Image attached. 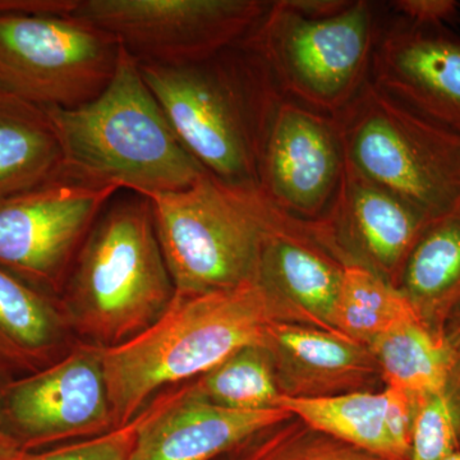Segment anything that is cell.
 Segmentation results:
<instances>
[{"instance_id": "44dd1931", "label": "cell", "mask_w": 460, "mask_h": 460, "mask_svg": "<svg viewBox=\"0 0 460 460\" xmlns=\"http://www.w3.org/2000/svg\"><path fill=\"white\" fill-rule=\"evenodd\" d=\"M386 386L396 387L419 401L445 389L456 371V359L444 335L420 317L405 321L368 347Z\"/></svg>"}, {"instance_id": "d4e9b609", "label": "cell", "mask_w": 460, "mask_h": 460, "mask_svg": "<svg viewBox=\"0 0 460 460\" xmlns=\"http://www.w3.org/2000/svg\"><path fill=\"white\" fill-rule=\"evenodd\" d=\"M223 460H386L288 417L251 436Z\"/></svg>"}, {"instance_id": "4316f807", "label": "cell", "mask_w": 460, "mask_h": 460, "mask_svg": "<svg viewBox=\"0 0 460 460\" xmlns=\"http://www.w3.org/2000/svg\"><path fill=\"white\" fill-rule=\"evenodd\" d=\"M140 420L138 414L123 428L44 452H30L23 460H128Z\"/></svg>"}, {"instance_id": "f1b7e54d", "label": "cell", "mask_w": 460, "mask_h": 460, "mask_svg": "<svg viewBox=\"0 0 460 460\" xmlns=\"http://www.w3.org/2000/svg\"><path fill=\"white\" fill-rule=\"evenodd\" d=\"M29 453L0 420V460H23Z\"/></svg>"}, {"instance_id": "e0dca14e", "label": "cell", "mask_w": 460, "mask_h": 460, "mask_svg": "<svg viewBox=\"0 0 460 460\" xmlns=\"http://www.w3.org/2000/svg\"><path fill=\"white\" fill-rule=\"evenodd\" d=\"M343 272V263L317 241L313 226L296 224L269 239L257 281L292 323L341 335L332 326V314Z\"/></svg>"}, {"instance_id": "7a4b0ae2", "label": "cell", "mask_w": 460, "mask_h": 460, "mask_svg": "<svg viewBox=\"0 0 460 460\" xmlns=\"http://www.w3.org/2000/svg\"><path fill=\"white\" fill-rule=\"evenodd\" d=\"M190 155L217 180L259 189V163L283 98L250 36L193 62L138 63Z\"/></svg>"}, {"instance_id": "cb8c5ba5", "label": "cell", "mask_w": 460, "mask_h": 460, "mask_svg": "<svg viewBox=\"0 0 460 460\" xmlns=\"http://www.w3.org/2000/svg\"><path fill=\"white\" fill-rule=\"evenodd\" d=\"M199 395L230 410L261 411L279 407L281 394L270 356L263 345H251L193 380Z\"/></svg>"}, {"instance_id": "4fadbf2b", "label": "cell", "mask_w": 460, "mask_h": 460, "mask_svg": "<svg viewBox=\"0 0 460 460\" xmlns=\"http://www.w3.org/2000/svg\"><path fill=\"white\" fill-rule=\"evenodd\" d=\"M422 211L345 166L332 208L313 224L314 237L343 265H359L394 284L431 223Z\"/></svg>"}, {"instance_id": "3957f363", "label": "cell", "mask_w": 460, "mask_h": 460, "mask_svg": "<svg viewBox=\"0 0 460 460\" xmlns=\"http://www.w3.org/2000/svg\"><path fill=\"white\" fill-rule=\"evenodd\" d=\"M47 111L62 151L59 177L66 180L148 198L187 189L205 174L123 47L111 83L95 99Z\"/></svg>"}, {"instance_id": "277c9868", "label": "cell", "mask_w": 460, "mask_h": 460, "mask_svg": "<svg viewBox=\"0 0 460 460\" xmlns=\"http://www.w3.org/2000/svg\"><path fill=\"white\" fill-rule=\"evenodd\" d=\"M63 292L69 330L100 348L122 344L163 316L175 287L146 198L132 193L109 202Z\"/></svg>"}, {"instance_id": "1f68e13d", "label": "cell", "mask_w": 460, "mask_h": 460, "mask_svg": "<svg viewBox=\"0 0 460 460\" xmlns=\"http://www.w3.org/2000/svg\"><path fill=\"white\" fill-rule=\"evenodd\" d=\"M219 460H223V459H219Z\"/></svg>"}, {"instance_id": "9c48e42d", "label": "cell", "mask_w": 460, "mask_h": 460, "mask_svg": "<svg viewBox=\"0 0 460 460\" xmlns=\"http://www.w3.org/2000/svg\"><path fill=\"white\" fill-rule=\"evenodd\" d=\"M269 5L260 0H77L72 16L107 32L138 63L174 65L243 41Z\"/></svg>"}, {"instance_id": "9a60e30c", "label": "cell", "mask_w": 460, "mask_h": 460, "mask_svg": "<svg viewBox=\"0 0 460 460\" xmlns=\"http://www.w3.org/2000/svg\"><path fill=\"white\" fill-rule=\"evenodd\" d=\"M140 416L128 460H219L292 414L281 407L230 410L202 398L189 383L157 395Z\"/></svg>"}, {"instance_id": "6da1fadb", "label": "cell", "mask_w": 460, "mask_h": 460, "mask_svg": "<svg viewBox=\"0 0 460 460\" xmlns=\"http://www.w3.org/2000/svg\"><path fill=\"white\" fill-rule=\"evenodd\" d=\"M275 321L289 319L257 280L233 289L175 295L150 328L102 348L115 429L132 422L166 387L184 385L238 350L265 344Z\"/></svg>"}, {"instance_id": "f546056e", "label": "cell", "mask_w": 460, "mask_h": 460, "mask_svg": "<svg viewBox=\"0 0 460 460\" xmlns=\"http://www.w3.org/2000/svg\"><path fill=\"white\" fill-rule=\"evenodd\" d=\"M444 337L449 344L454 359H456V370L460 375V308L447 321L444 330Z\"/></svg>"}, {"instance_id": "ffe728a7", "label": "cell", "mask_w": 460, "mask_h": 460, "mask_svg": "<svg viewBox=\"0 0 460 460\" xmlns=\"http://www.w3.org/2000/svg\"><path fill=\"white\" fill-rule=\"evenodd\" d=\"M68 332L62 307L0 268V358L29 367L50 361Z\"/></svg>"}, {"instance_id": "5b68a950", "label": "cell", "mask_w": 460, "mask_h": 460, "mask_svg": "<svg viewBox=\"0 0 460 460\" xmlns=\"http://www.w3.org/2000/svg\"><path fill=\"white\" fill-rule=\"evenodd\" d=\"M175 295L233 289L259 278L269 239L296 224L255 187L205 172L192 186L146 198Z\"/></svg>"}, {"instance_id": "8fae6325", "label": "cell", "mask_w": 460, "mask_h": 460, "mask_svg": "<svg viewBox=\"0 0 460 460\" xmlns=\"http://www.w3.org/2000/svg\"><path fill=\"white\" fill-rule=\"evenodd\" d=\"M0 420L27 452L115 429L102 348L83 343L5 387Z\"/></svg>"}, {"instance_id": "484cf974", "label": "cell", "mask_w": 460, "mask_h": 460, "mask_svg": "<svg viewBox=\"0 0 460 460\" xmlns=\"http://www.w3.org/2000/svg\"><path fill=\"white\" fill-rule=\"evenodd\" d=\"M460 449V375L445 389L417 401L410 460H443Z\"/></svg>"}, {"instance_id": "d6986e66", "label": "cell", "mask_w": 460, "mask_h": 460, "mask_svg": "<svg viewBox=\"0 0 460 460\" xmlns=\"http://www.w3.org/2000/svg\"><path fill=\"white\" fill-rule=\"evenodd\" d=\"M60 168L47 109L0 91V204L56 180Z\"/></svg>"}, {"instance_id": "603a6c76", "label": "cell", "mask_w": 460, "mask_h": 460, "mask_svg": "<svg viewBox=\"0 0 460 460\" xmlns=\"http://www.w3.org/2000/svg\"><path fill=\"white\" fill-rule=\"evenodd\" d=\"M420 317L398 287L359 265H344L332 314L339 334L370 347L399 323Z\"/></svg>"}, {"instance_id": "ba28073f", "label": "cell", "mask_w": 460, "mask_h": 460, "mask_svg": "<svg viewBox=\"0 0 460 460\" xmlns=\"http://www.w3.org/2000/svg\"><path fill=\"white\" fill-rule=\"evenodd\" d=\"M119 50L72 14H0V91L40 108L78 107L111 83Z\"/></svg>"}, {"instance_id": "2e32d148", "label": "cell", "mask_w": 460, "mask_h": 460, "mask_svg": "<svg viewBox=\"0 0 460 460\" xmlns=\"http://www.w3.org/2000/svg\"><path fill=\"white\" fill-rule=\"evenodd\" d=\"M263 347L280 394L287 398L363 392L381 376L367 347L307 323L275 321Z\"/></svg>"}, {"instance_id": "8992f818", "label": "cell", "mask_w": 460, "mask_h": 460, "mask_svg": "<svg viewBox=\"0 0 460 460\" xmlns=\"http://www.w3.org/2000/svg\"><path fill=\"white\" fill-rule=\"evenodd\" d=\"M384 22L368 0H279L250 40L284 98L335 117L370 81Z\"/></svg>"}, {"instance_id": "ac0fdd59", "label": "cell", "mask_w": 460, "mask_h": 460, "mask_svg": "<svg viewBox=\"0 0 460 460\" xmlns=\"http://www.w3.org/2000/svg\"><path fill=\"white\" fill-rule=\"evenodd\" d=\"M396 287L423 323L444 335L447 321L460 308V206L426 226Z\"/></svg>"}, {"instance_id": "5bb4252c", "label": "cell", "mask_w": 460, "mask_h": 460, "mask_svg": "<svg viewBox=\"0 0 460 460\" xmlns=\"http://www.w3.org/2000/svg\"><path fill=\"white\" fill-rule=\"evenodd\" d=\"M370 83L460 135V38L445 26L399 16L385 20L372 56Z\"/></svg>"}, {"instance_id": "30bf717a", "label": "cell", "mask_w": 460, "mask_h": 460, "mask_svg": "<svg viewBox=\"0 0 460 460\" xmlns=\"http://www.w3.org/2000/svg\"><path fill=\"white\" fill-rule=\"evenodd\" d=\"M120 192L66 178L0 204V268L40 290H63L84 239Z\"/></svg>"}, {"instance_id": "7402d4cb", "label": "cell", "mask_w": 460, "mask_h": 460, "mask_svg": "<svg viewBox=\"0 0 460 460\" xmlns=\"http://www.w3.org/2000/svg\"><path fill=\"white\" fill-rule=\"evenodd\" d=\"M279 407L311 428L354 447L386 460H404L387 434L384 390L311 399L281 396Z\"/></svg>"}, {"instance_id": "83f0119b", "label": "cell", "mask_w": 460, "mask_h": 460, "mask_svg": "<svg viewBox=\"0 0 460 460\" xmlns=\"http://www.w3.org/2000/svg\"><path fill=\"white\" fill-rule=\"evenodd\" d=\"M396 16L426 26H445L459 14L460 4L454 0H396L390 3Z\"/></svg>"}, {"instance_id": "7c38bea8", "label": "cell", "mask_w": 460, "mask_h": 460, "mask_svg": "<svg viewBox=\"0 0 460 460\" xmlns=\"http://www.w3.org/2000/svg\"><path fill=\"white\" fill-rule=\"evenodd\" d=\"M345 153L335 117L281 98L259 163V190L281 214L319 222L337 198Z\"/></svg>"}, {"instance_id": "52a82bcc", "label": "cell", "mask_w": 460, "mask_h": 460, "mask_svg": "<svg viewBox=\"0 0 460 460\" xmlns=\"http://www.w3.org/2000/svg\"><path fill=\"white\" fill-rule=\"evenodd\" d=\"M335 119L347 165L435 220L460 206V135L368 81Z\"/></svg>"}, {"instance_id": "4dcf8cb0", "label": "cell", "mask_w": 460, "mask_h": 460, "mask_svg": "<svg viewBox=\"0 0 460 460\" xmlns=\"http://www.w3.org/2000/svg\"><path fill=\"white\" fill-rule=\"evenodd\" d=\"M443 460H460V449L456 450V452L449 454L447 456H445Z\"/></svg>"}]
</instances>
